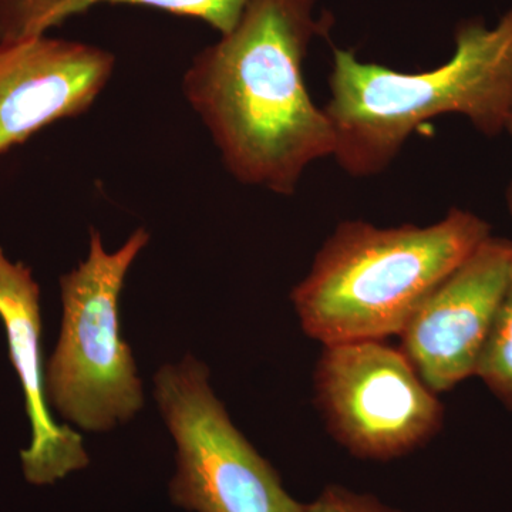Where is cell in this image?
<instances>
[{
  "instance_id": "6",
  "label": "cell",
  "mask_w": 512,
  "mask_h": 512,
  "mask_svg": "<svg viewBox=\"0 0 512 512\" xmlns=\"http://www.w3.org/2000/svg\"><path fill=\"white\" fill-rule=\"evenodd\" d=\"M315 400L329 433L350 454L389 461L429 443L444 423L439 394L386 340L323 346Z\"/></svg>"
},
{
  "instance_id": "11",
  "label": "cell",
  "mask_w": 512,
  "mask_h": 512,
  "mask_svg": "<svg viewBox=\"0 0 512 512\" xmlns=\"http://www.w3.org/2000/svg\"><path fill=\"white\" fill-rule=\"evenodd\" d=\"M476 376L507 409L512 410V268Z\"/></svg>"
},
{
  "instance_id": "1",
  "label": "cell",
  "mask_w": 512,
  "mask_h": 512,
  "mask_svg": "<svg viewBox=\"0 0 512 512\" xmlns=\"http://www.w3.org/2000/svg\"><path fill=\"white\" fill-rule=\"evenodd\" d=\"M328 29L315 0H249L237 26L192 59L185 99L238 183L292 195L309 165L333 157L335 131L303 77Z\"/></svg>"
},
{
  "instance_id": "2",
  "label": "cell",
  "mask_w": 512,
  "mask_h": 512,
  "mask_svg": "<svg viewBox=\"0 0 512 512\" xmlns=\"http://www.w3.org/2000/svg\"><path fill=\"white\" fill-rule=\"evenodd\" d=\"M447 63L404 73L360 62L335 49L329 76L328 114L333 158L352 177L382 173L426 121L447 114L466 117L495 137L512 120V5L493 28L484 20L461 22Z\"/></svg>"
},
{
  "instance_id": "9",
  "label": "cell",
  "mask_w": 512,
  "mask_h": 512,
  "mask_svg": "<svg viewBox=\"0 0 512 512\" xmlns=\"http://www.w3.org/2000/svg\"><path fill=\"white\" fill-rule=\"evenodd\" d=\"M39 301L32 271L22 262H10L0 248V319L32 426L30 446L20 454L23 473L29 483L46 485L83 470L90 458L83 437L66 424H57L47 407Z\"/></svg>"
},
{
  "instance_id": "12",
  "label": "cell",
  "mask_w": 512,
  "mask_h": 512,
  "mask_svg": "<svg viewBox=\"0 0 512 512\" xmlns=\"http://www.w3.org/2000/svg\"><path fill=\"white\" fill-rule=\"evenodd\" d=\"M306 512H399L386 507L372 495L352 493L339 485H330L318 500L306 505Z\"/></svg>"
},
{
  "instance_id": "10",
  "label": "cell",
  "mask_w": 512,
  "mask_h": 512,
  "mask_svg": "<svg viewBox=\"0 0 512 512\" xmlns=\"http://www.w3.org/2000/svg\"><path fill=\"white\" fill-rule=\"evenodd\" d=\"M249 0H0V42L46 35L100 3L146 6L198 19L220 35L237 26Z\"/></svg>"
},
{
  "instance_id": "7",
  "label": "cell",
  "mask_w": 512,
  "mask_h": 512,
  "mask_svg": "<svg viewBox=\"0 0 512 512\" xmlns=\"http://www.w3.org/2000/svg\"><path fill=\"white\" fill-rule=\"evenodd\" d=\"M512 268V241L490 237L424 298L400 349L437 394L476 376Z\"/></svg>"
},
{
  "instance_id": "13",
  "label": "cell",
  "mask_w": 512,
  "mask_h": 512,
  "mask_svg": "<svg viewBox=\"0 0 512 512\" xmlns=\"http://www.w3.org/2000/svg\"><path fill=\"white\" fill-rule=\"evenodd\" d=\"M507 133L510 134V136L512 138V120H511V123L508 124ZM507 207H508V211H510V214L512 217V180L510 183V187H508V190H507Z\"/></svg>"
},
{
  "instance_id": "5",
  "label": "cell",
  "mask_w": 512,
  "mask_h": 512,
  "mask_svg": "<svg viewBox=\"0 0 512 512\" xmlns=\"http://www.w3.org/2000/svg\"><path fill=\"white\" fill-rule=\"evenodd\" d=\"M154 396L177 444L174 504L195 512H306L229 419L204 363L188 355L161 367Z\"/></svg>"
},
{
  "instance_id": "4",
  "label": "cell",
  "mask_w": 512,
  "mask_h": 512,
  "mask_svg": "<svg viewBox=\"0 0 512 512\" xmlns=\"http://www.w3.org/2000/svg\"><path fill=\"white\" fill-rule=\"evenodd\" d=\"M150 234L138 228L110 254L90 229L89 254L60 278L63 320L46 372L47 402L84 431L104 433L144 404L133 352L120 335L119 301L128 269Z\"/></svg>"
},
{
  "instance_id": "8",
  "label": "cell",
  "mask_w": 512,
  "mask_h": 512,
  "mask_svg": "<svg viewBox=\"0 0 512 512\" xmlns=\"http://www.w3.org/2000/svg\"><path fill=\"white\" fill-rule=\"evenodd\" d=\"M116 67L109 50L46 35L0 42V154L93 106Z\"/></svg>"
},
{
  "instance_id": "3",
  "label": "cell",
  "mask_w": 512,
  "mask_h": 512,
  "mask_svg": "<svg viewBox=\"0 0 512 512\" xmlns=\"http://www.w3.org/2000/svg\"><path fill=\"white\" fill-rule=\"evenodd\" d=\"M490 235L487 221L460 208L427 227L342 222L291 293L303 332L323 346L399 338L424 298Z\"/></svg>"
}]
</instances>
